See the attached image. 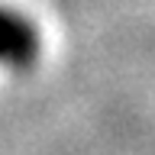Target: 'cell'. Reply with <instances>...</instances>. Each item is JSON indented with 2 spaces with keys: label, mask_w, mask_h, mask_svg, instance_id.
Returning <instances> with one entry per match:
<instances>
[{
  "label": "cell",
  "mask_w": 155,
  "mask_h": 155,
  "mask_svg": "<svg viewBox=\"0 0 155 155\" xmlns=\"http://www.w3.org/2000/svg\"><path fill=\"white\" fill-rule=\"evenodd\" d=\"M39 52V36L26 19H19L10 10H0V61L13 68L32 65Z\"/></svg>",
  "instance_id": "cell-1"
}]
</instances>
